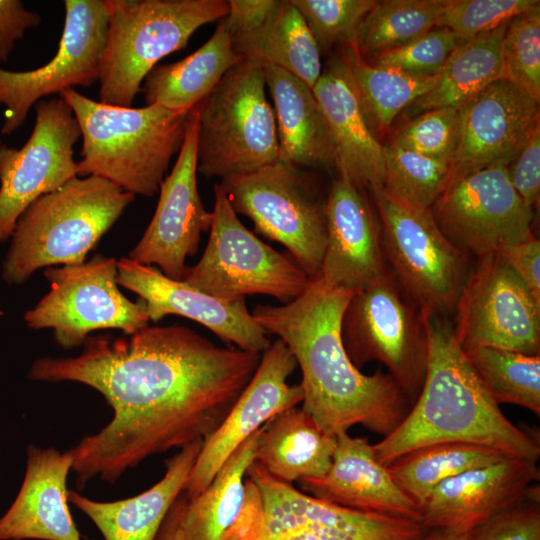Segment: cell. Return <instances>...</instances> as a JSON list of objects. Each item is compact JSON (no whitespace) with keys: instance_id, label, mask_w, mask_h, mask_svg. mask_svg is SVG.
Instances as JSON below:
<instances>
[{"instance_id":"1","label":"cell","mask_w":540,"mask_h":540,"mask_svg":"<svg viewBox=\"0 0 540 540\" xmlns=\"http://www.w3.org/2000/svg\"><path fill=\"white\" fill-rule=\"evenodd\" d=\"M76 357H42L32 381L85 384L113 410L111 421L71 448L79 490L114 484L146 458L209 437L253 377L261 355L221 347L177 324L124 337L88 336Z\"/></svg>"},{"instance_id":"2","label":"cell","mask_w":540,"mask_h":540,"mask_svg":"<svg viewBox=\"0 0 540 540\" xmlns=\"http://www.w3.org/2000/svg\"><path fill=\"white\" fill-rule=\"evenodd\" d=\"M353 294L328 286L317 275L295 300L257 305L251 313L292 352L302 372V408L325 432L337 435L363 425L385 437L411 405L389 373L366 375L350 360L341 322Z\"/></svg>"},{"instance_id":"3","label":"cell","mask_w":540,"mask_h":540,"mask_svg":"<svg viewBox=\"0 0 540 540\" xmlns=\"http://www.w3.org/2000/svg\"><path fill=\"white\" fill-rule=\"evenodd\" d=\"M427 334V369L422 389L397 428L373 445L387 466L417 448L466 442L537 461L539 438L514 425L484 389L441 315L421 311Z\"/></svg>"},{"instance_id":"4","label":"cell","mask_w":540,"mask_h":540,"mask_svg":"<svg viewBox=\"0 0 540 540\" xmlns=\"http://www.w3.org/2000/svg\"><path fill=\"white\" fill-rule=\"evenodd\" d=\"M59 96L71 108L82 136L77 175L104 178L134 196L159 192L170 160L182 146L191 111L157 104L113 106L74 88Z\"/></svg>"},{"instance_id":"5","label":"cell","mask_w":540,"mask_h":540,"mask_svg":"<svg viewBox=\"0 0 540 540\" xmlns=\"http://www.w3.org/2000/svg\"><path fill=\"white\" fill-rule=\"evenodd\" d=\"M133 199L97 176H77L39 197L15 224L2 279L19 285L40 268L85 262Z\"/></svg>"},{"instance_id":"6","label":"cell","mask_w":540,"mask_h":540,"mask_svg":"<svg viewBox=\"0 0 540 540\" xmlns=\"http://www.w3.org/2000/svg\"><path fill=\"white\" fill-rule=\"evenodd\" d=\"M108 31L100 65V102L132 107L158 61L186 47L201 26L228 13L224 0H105Z\"/></svg>"},{"instance_id":"7","label":"cell","mask_w":540,"mask_h":540,"mask_svg":"<svg viewBox=\"0 0 540 540\" xmlns=\"http://www.w3.org/2000/svg\"><path fill=\"white\" fill-rule=\"evenodd\" d=\"M196 111L197 170L205 177L248 174L278 160L276 120L260 61L243 58Z\"/></svg>"},{"instance_id":"8","label":"cell","mask_w":540,"mask_h":540,"mask_svg":"<svg viewBox=\"0 0 540 540\" xmlns=\"http://www.w3.org/2000/svg\"><path fill=\"white\" fill-rule=\"evenodd\" d=\"M250 523L242 540H423L420 521L362 512L308 495L253 462Z\"/></svg>"},{"instance_id":"9","label":"cell","mask_w":540,"mask_h":540,"mask_svg":"<svg viewBox=\"0 0 540 540\" xmlns=\"http://www.w3.org/2000/svg\"><path fill=\"white\" fill-rule=\"evenodd\" d=\"M207 246L183 282L226 302L267 295L287 304L307 288L310 278L292 257L276 251L238 219L220 185L214 186V209Z\"/></svg>"},{"instance_id":"10","label":"cell","mask_w":540,"mask_h":540,"mask_svg":"<svg viewBox=\"0 0 540 540\" xmlns=\"http://www.w3.org/2000/svg\"><path fill=\"white\" fill-rule=\"evenodd\" d=\"M369 192L385 261L404 293L421 311L452 312L471 271V256L445 237L430 211L406 206L381 187Z\"/></svg>"},{"instance_id":"11","label":"cell","mask_w":540,"mask_h":540,"mask_svg":"<svg viewBox=\"0 0 540 540\" xmlns=\"http://www.w3.org/2000/svg\"><path fill=\"white\" fill-rule=\"evenodd\" d=\"M344 348L356 368L378 360L412 406L426 375L428 344L421 310L388 272L350 298L341 322Z\"/></svg>"},{"instance_id":"12","label":"cell","mask_w":540,"mask_h":540,"mask_svg":"<svg viewBox=\"0 0 540 540\" xmlns=\"http://www.w3.org/2000/svg\"><path fill=\"white\" fill-rule=\"evenodd\" d=\"M236 214L287 248L311 279L320 273L327 241L325 202L300 168L277 160L255 172L221 179Z\"/></svg>"},{"instance_id":"13","label":"cell","mask_w":540,"mask_h":540,"mask_svg":"<svg viewBox=\"0 0 540 540\" xmlns=\"http://www.w3.org/2000/svg\"><path fill=\"white\" fill-rule=\"evenodd\" d=\"M48 293L24 315L27 326L53 329L64 349L82 345L92 331L119 329L131 335L148 326L146 304L128 299L117 282V260L96 255L88 262L47 267Z\"/></svg>"},{"instance_id":"14","label":"cell","mask_w":540,"mask_h":540,"mask_svg":"<svg viewBox=\"0 0 540 540\" xmlns=\"http://www.w3.org/2000/svg\"><path fill=\"white\" fill-rule=\"evenodd\" d=\"M453 311L463 350L489 346L540 355V301L498 253L478 259Z\"/></svg>"},{"instance_id":"15","label":"cell","mask_w":540,"mask_h":540,"mask_svg":"<svg viewBox=\"0 0 540 540\" xmlns=\"http://www.w3.org/2000/svg\"><path fill=\"white\" fill-rule=\"evenodd\" d=\"M445 237L477 259L533 235L532 208L511 185L505 165L461 176L447 185L430 208Z\"/></svg>"},{"instance_id":"16","label":"cell","mask_w":540,"mask_h":540,"mask_svg":"<svg viewBox=\"0 0 540 540\" xmlns=\"http://www.w3.org/2000/svg\"><path fill=\"white\" fill-rule=\"evenodd\" d=\"M63 33L54 57L28 71L0 68V103L5 105L1 133L21 127L43 97L99 80L108 31L105 0H65Z\"/></svg>"},{"instance_id":"17","label":"cell","mask_w":540,"mask_h":540,"mask_svg":"<svg viewBox=\"0 0 540 540\" xmlns=\"http://www.w3.org/2000/svg\"><path fill=\"white\" fill-rule=\"evenodd\" d=\"M35 124L21 148L0 145V243L11 237L25 209L77 177L78 122L61 98L35 104Z\"/></svg>"},{"instance_id":"18","label":"cell","mask_w":540,"mask_h":540,"mask_svg":"<svg viewBox=\"0 0 540 540\" xmlns=\"http://www.w3.org/2000/svg\"><path fill=\"white\" fill-rule=\"evenodd\" d=\"M539 120V102L512 81L502 77L488 84L458 107L448 184L485 167L506 166Z\"/></svg>"},{"instance_id":"19","label":"cell","mask_w":540,"mask_h":540,"mask_svg":"<svg viewBox=\"0 0 540 540\" xmlns=\"http://www.w3.org/2000/svg\"><path fill=\"white\" fill-rule=\"evenodd\" d=\"M198 117L191 110L175 165L159 188L155 213L128 258L157 265L173 280H183L187 257L197 253L201 234L210 230L213 214L201 200L197 186Z\"/></svg>"},{"instance_id":"20","label":"cell","mask_w":540,"mask_h":540,"mask_svg":"<svg viewBox=\"0 0 540 540\" xmlns=\"http://www.w3.org/2000/svg\"><path fill=\"white\" fill-rule=\"evenodd\" d=\"M297 367L292 352L280 339L262 353L253 377L229 414L203 440L183 490L187 499L202 493L235 449L267 421L302 403L301 385L288 383Z\"/></svg>"},{"instance_id":"21","label":"cell","mask_w":540,"mask_h":540,"mask_svg":"<svg viewBox=\"0 0 540 540\" xmlns=\"http://www.w3.org/2000/svg\"><path fill=\"white\" fill-rule=\"evenodd\" d=\"M540 478L537 461L506 457L439 484L421 505L428 529L469 533L525 499Z\"/></svg>"},{"instance_id":"22","label":"cell","mask_w":540,"mask_h":540,"mask_svg":"<svg viewBox=\"0 0 540 540\" xmlns=\"http://www.w3.org/2000/svg\"><path fill=\"white\" fill-rule=\"evenodd\" d=\"M117 282L145 302L150 321L179 315L207 327L238 348L257 353H263L271 344L267 332L248 311L245 300L216 299L128 257L117 260Z\"/></svg>"},{"instance_id":"23","label":"cell","mask_w":540,"mask_h":540,"mask_svg":"<svg viewBox=\"0 0 540 540\" xmlns=\"http://www.w3.org/2000/svg\"><path fill=\"white\" fill-rule=\"evenodd\" d=\"M325 217L327 241L318 275L328 286L356 293L388 272L372 208L343 175L332 181Z\"/></svg>"},{"instance_id":"24","label":"cell","mask_w":540,"mask_h":540,"mask_svg":"<svg viewBox=\"0 0 540 540\" xmlns=\"http://www.w3.org/2000/svg\"><path fill=\"white\" fill-rule=\"evenodd\" d=\"M298 485L302 492L332 504L421 522L419 505L377 461L373 445L365 437L338 433L328 471L301 479Z\"/></svg>"},{"instance_id":"25","label":"cell","mask_w":540,"mask_h":540,"mask_svg":"<svg viewBox=\"0 0 540 540\" xmlns=\"http://www.w3.org/2000/svg\"><path fill=\"white\" fill-rule=\"evenodd\" d=\"M71 450L27 447L20 490L0 517V540H81L67 499Z\"/></svg>"},{"instance_id":"26","label":"cell","mask_w":540,"mask_h":540,"mask_svg":"<svg viewBox=\"0 0 540 540\" xmlns=\"http://www.w3.org/2000/svg\"><path fill=\"white\" fill-rule=\"evenodd\" d=\"M312 91L334 142L338 174L363 192L382 187L383 145L368 123L341 52L331 57Z\"/></svg>"},{"instance_id":"27","label":"cell","mask_w":540,"mask_h":540,"mask_svg":"<svg viewBox=\"0 0 540 540\" xmlns=\"http://www.w3.org/2000/svg\"><path fill=\"white\" fill-rule=\"evenodd\" d=\"M203 440H196L166 460L159 482L144 492L101 502L68 490L67 499L98 528L104 540H155L175 500L183 492Z\"/></svg>"},{"instance_id":"28","label":"cell","mask_w":540,"mask_h":540,"mask_svg":"<svg viewBox=\"0 0 540 540\" xmlns=\"http://www.w3.org/2000/svg\"><path fill=\"white\" fill-rule=\"evenodd\" d=\"M274 104L278 159L297 168L337 170L334 142L312 89L290 72L263 64Z\"/></svg>"},{"instance_id":"29","label":"cell","mask_w":540,"mask_h":540,"mask_svg":"<svg viewBox=\"0 0 540 540\" xmlns=\"http://www.w3.org/2000/svg\"><path fill=\"white\" fill-rule=\"evenodd\" d=\"M336 435L325 432L303 408H289L267 421L255 460L274 478L292 484L324 475L332 461Z\"/></svg>"},{"instance_id":"30","label":"cell","mask_w":540,"mask_h":540,"mask_svg":"<svg viewBox=\"0 0 540 540\" xmlns=\"http://www.w3.org/2000/svg\"><path fill=\"white\" fill-rule=\"evenodd\" d=\"M243 59L232 46L222 18L210 39L186 58L155 67L145 78L147 105L157 104L177 111H191Z\"/></svg>"},{"instance_id":"31","label":"cell","mask_w":540,"mask_h":540,"mask_svg":"<svg viewBox=\"0 0 540 540\" xmlns=\"http://www.w3.org/2000/svg\"><path fill=\"white\" fill-rule=\"evenodd\" d=\"M507 23L462 40L438 74L435 86L404 109V116L412 119L428 110L459 107L491 82L504 77L502 41Z\"/></svg>"},{"instance_id":"32","label":"cell","mask_w":540,"mask_h":540,"mask_svg":"<svg viewBox=\"0 0 540 540\" xmlns=\"http://www.w3.org/2000/svg\"><path fill=\"white\" fill-rule=\"evenodd\" d=\"M243 58L278 66L311 89L322 73L320 51L305 20L290 0H281L275 14L259 28L231 37Z\"/></svg>"},{"instance_id":"33","label":"cell","mask_w":540,"mask_h":540,"mask_svg":"<svg viewBox=\"0 0 540 540\" xmlns=\"http://www.w3.org/2000/svg\"><path fill=\"white\" fill-rule=\"evenodd\" d=\"M262 429L235 449L202 493L186 499L184 540H224L232 530L243 507L246 472L255 460Z\"/></svg>"},{"instance_id":"34","label":"cell","mask_w":540,"mask_h":540,"mask_svg":"<svg viewBox=\"0 0 540 540\" xmlns=\"http://www.w3.org/2000/svg\"><path fill=\"white\" fill-rule=\"evenodd\" d=\"M509 457L497 449L466 442H442L410 451L386 467L396 484L420 507L442 482ZM511 457V456H510Z\"/></svg>"},{"instance_id":"35","label":"cell","mask_w":540,"mask_h":540,"mask_svg":"<svg viewBox=\"0 0 540 540\" xmlns=\"http://www.w3.org/2000/svg\"><path fill=\"white\" fill-rule=\"evenodd\" d=\"M340 52L374 133L388 130L397 115L432 89L438 80V74L412 75L372 66L360 55L354 43L341 45Z\"/></svg>"},{"instance_id":"36","label":"cell","mask_w":540,"mask_h":540,"mask_svg":"<svg viewBox=\"0 0 540 540\" xmlns=\"http://www.w3.org/2000/svg\"><path fill=\"white\" fill-rule=\"evenodd\" d=\"M463 352L476 377L498 405L514 404L540 415V355L489 346Z\"/></svg>"},{"instance_id":"37","label":"cell","mask_w":540,"mask_h":540,"mask_svg":"<svg viewBox=\"0 0 540 540\" xmlns=\"http://www.w3.org/2000/svg\"><path fill=\"white\" fill-rule=\"evenodd\" d=\"M446 2L376 1L358 27L354 45L363 58L401 46L436 27Z\"/></svg>"},{"instance_id":"38","label":"cell","mask_w":540,"mask_h":540,"mask_svg":"<svg viewBox=\"0 0 540 540\" xmlns=\"http://www.w3.org/2000/svg\"><path fill=\"white\" fill-rule=\"evenodd\" d=\"M383 153V191L406 206L430 211L448 184V161L418 154L391 141L383 145Z\"/></svg>"},{"instance_id":"39","label":"cell","mask_w":540,"mask_h":540,"mask_svg":"<svg viewBox=\"0 0 540 540\" xmlns=\"http://www.w3.org/2000/svg\"><path fill=\"white\" fill-rule=\"evenodd\" d=\"M504 77L540 100V6L510 19L502 41Z\"/></svg>"},{"instance_id":"40","label":"cell","mask_w":540,"mask_h":540,"mask_svg":"<svg viewBox=\"0 0 540 540\" xmlns=\"http://www.w3.org/2000/svg\"><path fill=\"white\" fill-rule=\"evenodd\" d=\"M305 20L320 54L336 44L354 43L358 27L375 0H290Z\"/></svg>"},{"instance_id":"41","label":"cell","mask_w":540,"mask_h":540,"mask_svg":"<svg viewBox=\"0 0 540 540\" xmlns=\"http://www.w3.org/2000/svg\"><path fill=\"white\" fill-rule=\"evenodd\" d=\"M462 40L450 29L434 27L423 35L364 59L372 66L412 75L435 76Z\"/></svg>"},{"instance_id":"42","label":"cell","mask_w":540,"mask_h":540,"mask_svg":"<svg viewBox=\"0 0 540 540\" xmlns=\"http://www.w3.org/2000/svg\"><path fill=\"white\" fill-rule=\"evenodd\" d=\"M538 6V0H447L436 27L448 28L467 40Z\"/></svg>"},{"instance_id":"43","label":"cell","mask_w":540,"mask_h":540,"mask_svg":"<svg viewBox=\"0 0 540 540\" xmlns=\"http://www.w3.org/2000/svg\"><path fill=\"white\" fill-rule=\"evenodd\" d=\"M458 107L425 111L412 118L391 142L418 154L448 161L457 122Z\"/></svg>"},{"instance_id":"44","label":"cell","mask_w":540,"mask_h":540,"mask_svg":"<svg viewBox=\"0 0 540 540\" xmlns=\"http://www.w3.org/2000/svg\"><path fill=\"white\" fill-rule=\"evenodd\" d=\"M469 540H540V492L533 485L523 501L472 529Z\"/></svg>"},{"instance_id":"45","label":"cell","mask_w":540,"mask_h":540,"mask_svg":"<svg viewBox=\"0 0 540 540\" xmlns=\"http://www.w3.org/2000/svg\"><path fill=\"white\" fill-rule=\"evenodd\" d=\"M506 170L517 194L533 209L540 195V127L506 165Z\"/></svg>"},{"instance_id":"46","label":"cell","mask_w":540,"mask_h":540,"mask_svg":"<svg viewBox=\"0 0 540 540\" xmlns=\"http://www.w3.org/2000/svg\"><path fill=\"white\" fill-rule=\"evenodd\" d=\"M540 301V241L528 239L500 248L497 252Z\"/></svg>"},{"instance_id":"47","label":"cell","mask_w":540,"mask_h":540,"mask_svg":"<svg viewBox=\"0 0 540 540\" xmlns=\"http://www.w3.org/2000/svg\"><path fill=\"white\" fill-rule=\"evenodd\" d=\"M40 23V15L25 9L22 1L0 0V61L6 62L16 41Z\"/></svg>"},{"instance_id":"48","label":"cell","mask_w":540,"mask_h":540,"mask_svg":"<svg viewBox=\"0 0 540 540\" xmlns=\"http://www.w3.org/2000/svg\"><path fill=\"white\" fill-rule=\"evenodd\" d=\"M281 0H230L224 17L230 36L251 32L278 10Z\"/></svg>"},{"instance_id":"49","label":"cell","mask_w":540,"mask_h":540,"mask_svg":"<svg viewBox=\"0 0 540 540\" xmlns=\"http://www.w3.org/2000/svg\"><path fill=\"white\" fill-rule=\"evenodd\" d=\"M182 492L167 513L155 540H184L182 515L186 503Z\"/></svg>"},{"instance_id":"50","label":"cell","mask_w":540,"mask_h":540,"mask_svg":"<svg viewBox=\"0 0 540 540\" xmlns=\"http://www.w3.org/2000/svg\"><path fill=\"white\" fill-rule=\"evenodd\" d=\"M423 540H469L468 533H457L442 529H430Z\"/></svg>"}]
</instances>
